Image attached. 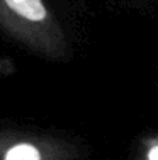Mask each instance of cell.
Returning a JSON list of instances; mask_svg holds the SVG:
<instances>
[{
    "instance_id": "6da1fadb",
    "label": "cell",
    "mask_w": 158,
    "mask_h": 160,
    "mask_svg": "<svg viewBox=\"0 0 158 160\" xmlns=\"http://www.w3.org/2000/svg\"><path fill=\"white\" fill-rule=\"evenodd\" d=\"M0 31L51 62H65L71 55L68 36L44 0H0Z\"/></svg>"
},
{
    "instance_id": "3957f363",
    "label": "cell",
    "mask_w": 158,
    "mask_h": 160,
    "mask_svg": "<svg viewBox=\"0 0 158 160\" xmlns=\"http://www.w3.org/2000/svg\"><path fill=\"white\" fill-rule=\"evenodd\" d=\"M131 160H158V133L140 136Z\"/></svg>"
},
{
    "instance_id": "7a4b0ae2",
    "label": "cell",
    "mask_w": 158,
    "mask_h": 160,
    "mask_svg": "<svg viewBox=\"0 0 158 160\" xmlns=\"http://www.w3.org/2000/svg\"><path fill=\"white\" fill-rule=\"evenodd\" d=\"M85 145L41 129H0V160H85Z\"/></svg>"
}]
</instances>
